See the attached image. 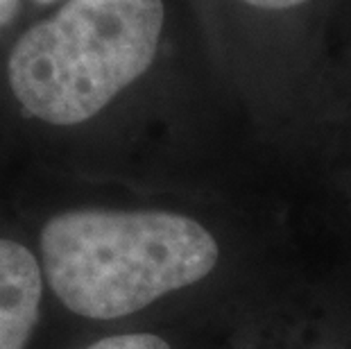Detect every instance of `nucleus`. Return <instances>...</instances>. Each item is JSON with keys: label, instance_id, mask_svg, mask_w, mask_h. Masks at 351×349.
<instances>
[{"label": "nucleus", "instance_id": "nucleus-1", "mask_svg": "<svg viewBox=\"0 0 351 349\" xmlns=\"http://www.w3.org/2000/svg\"><path fill=\"white\" fill-rule=\"evenodd\" d=\"M41 261L66 309L114 320L208 277L220 248L189 215L77 209L41 229Z\"/></svg>", "mask_w": 351, "mask_h": 349}, {"label": "nucleus", "instance_id": "nucleus-2", "mask_svg": "<svg viewBox=\"0 0 351 349\" xmlns=\"http://www.w3.org/2000/svg\"><path fill=\"white\" fill-rule=\"evenodd\" d=\"M163 19V0H69L14 43V98L43 123L88 121L150 69Z\"/></svg>", "mask_w": 351, "mask_h": 349}, {"label": "nucleus", "instance_id": "nucleus-3", "mask_svg": "<svg viewBox=\"0 0 351 349\" xmlns=\"http://www.w3.org/2000/svg\"><path fill=\"white\" fill-rule=\"evenodd\" d=\"M43 295L41 265L25 245L0 239V349H25Z\"/></svg>", "mask_w": 351, "mask_h": 349}, {"label": "nucleus", "instance_id": "nucleus-4", "mask_svg": "<svg viewBox=\"0 0 351 349\" xmlns=\"http://www.w3.org/2000/svg\"><path fill=\"white\" fill-rule=\"evenodd\" d=\"M84 349H170V345L154 333H121L102 338Z\"/></svg>", "mask_w": 351, "mask_h": 349}, {"label": "nucleus", "instance_id": "nucleus-5", "mask_svg": "<svg viewBox=\"0 0 351 349\" xmlns=\"http://www.w3.org/2000/svg\"><path fill=\"white\" fill-rule=\"evenodd\" d=\"M243 3L261 7V10H290V7L302 5L306 0H243Z\"/></svg>", "mask_w": 351, "mask_h": 349}, {"label": "nucleus", "instance_id": "nucleus-6", "mask_svg": "<svg viewBox=\"0 0 351 349\" xmlns=\"http://www.w3.org/2000/svg\"><path fill=\"white\" fill-rule=\"evenodd\" d=\"M21 0H0V29L7 27L16 19Z\"/></svg>", "mask_w": 351, "mask_h": 349}, {"label": "nucleus", "instance_id": "nucleus-7", "mask_svg": "<svg viewBox=\"0 0 351 349\" xmlns=\"http://www.w3.org/2000/svg\"><path fill=\"white\" fill-rule=\"evenodd\" d=\"M34 3H41V5H48V3H55V0H34Z\"/></svg>", "mask_w": 351, "mask_h": 349}]
</instances>
